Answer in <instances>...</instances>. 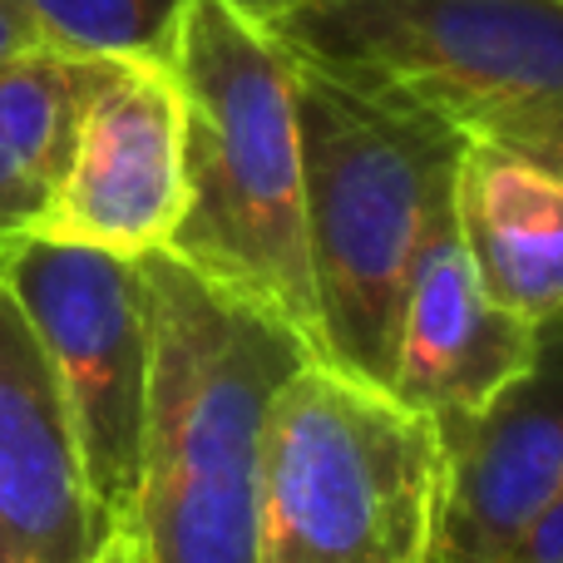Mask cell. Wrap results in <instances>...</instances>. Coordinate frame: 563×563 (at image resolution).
I'll list each match as a JSON object with an SVG mask.
<instances>
[{"label": "cell", "instance_id": "cell-1", "mask_svg": "<svg viewBox=\"0 0 563 563\" xmlns=\"http://www.w3.org/2000/svg\"><path fill=\"white\" fill-rule=\"evenodd\" d=\"M148 301V406L134 534L154 563H253L267 410L317 351L273 311L139 257Z\"/></svg>", "mask_w": 563, "mask_h": 563}, {"label": "cell", "instance_id": "cell-2", "mask_svg": "<svg viewBox=\"0 0 563 563\" xmlns=\"http://www.w3.org/2000/svg\"><path fill=\"white\" fill-rule=\"evenodd\" d=\"M188 203L164 253L287 321L327 361L307 257L291 55L247 0H188L168 40Z\"/></svg>", "mask_w": 563, "mask_h": 563}, {"label": "cell", "instance_id": "cell-3", "mask_svg": "<svg viewBox=\"0 0 563 563\" xmlns=\"http://www.w3.org/2000/svg\"><path fill=\"white\" fill-rule=\"evenodd\" d=\"M291 89L321 346L331 366L386 386L406 277L430 218L455 194L460 139L301 55H291Z\"/></svg>", "mask_w": 563, "mask_h": 563}, {"label": "cell", "instance_id": "cell-4", "mask_svg": "<svg viewBox=\"0 0 563 563\" xmlns=\"http://www.w3.org/2000/svg\"><path fill=\"white\" fill-rule=\"evenodd\" d=\"M267 30L460 144L563 168V0H277Z\"/></svg>", "mask_w": 563, "mask_h": 563}, {"label": "cell", "instance_id": "cell-5", "mask_svg": "<svg viewBox=\"0 0 563 563\" xmlns=\"http://www.w3.org/2000/svg\"><path fill=\"white\" fill-rule=\"evenodd\" d=\"M440 489L435 416L307 361L267 410L253 563H426Z\"/></svg>", "mask_w": 563, "mask_h": 563}, {"label": "cell", "instance_id": "cell-6", "mask_svg": "<svg viewBox=\"0 0 563 563\" xmlns=\"http://www.w3.org/2000/svg\"><path fill=\"white\" fill-rule=\"evenodd\" d=\"M0 282L59 380L99 515L109 529H129L148 406V301L139 257L25 238Z\"/></svg>", "mask_w": 563, "mask_h": 563}, {"label": "cell", "instance_id": "cell-7", "mask_svg": "<svg viewBox=\"0 0 563 563\" xmlns=\"http://www.w3.org/2000/svg\"><path fill=\"white\" fill-rule=\"evenodd\" d=\"M188 203L184 99L158 59H109L35 238L114 257L164 253Z\"/></svg>", "mask_w": 563, "mask_h": 563}, {"label": "cell", "instance_id": "cell-8", "mask_svg": "<svg viewBox=\"0 0 563 563\" xmlns=\"http://www.w3.org/2000/svg\"><path fill=\"white\" fill-rule=\"evenodd\" d=\"M529 366L479 410L435 416L445 489L426 563H505L563 499V311Z\"/></svg>", "mask_w": 563, "mask_h": 563}, {"label": "cell", "instance_id": "cell-9", "mask_svg": "<svg viewBox=\"0 0 563 563\" xmlns=\"http://www.w3.org/2000/svg\"><path fill=\"white\" fill-rule=\"evenodd\" d=\"M109 534L59 380L0 282V563H95Z\"/></svg>", "mask_w": 563, "mask_h": 563}, {"label": "cell", "instance_id": "cell-10", "mask_svg": "<svg viewBox=\"0 0 563 563\" xmlns=\"http://www.w3.org/2000/svg\"><path fill=\"white\" fill-rule=\"evenodd\" d=\"M539 331L489 301L460 243L455 203L430 218L396 317L386 390L426 416L479 410L534 356Z\"/></svg>", "mask_w": 563, "mask_h": 563}, {"label": "cell", "instance_id": "cell-11", "mask_svg": "<svg viewBox=\"0 0 563 563\" xmlns=\"http://www.w3.org/2000/svg\"><path fill=\"white\" fill-rule=\"evenodd\" d=\"M450 203L489 301L529 327L563 311V168L460 144Z\"/></svg>", "mask_w": 563, "mask_h": 563}, {"label": "cell", "instance_id": "cell-12", "mask_svg": "<svg viewBox=\"0 0 563 563\" xmlns=\"http://www.w3.org/2000/svg\"><path fill=\"white\" fill-rule=\"evenodd\" d=\"M109 59H69L35 49L0 65V273L25 238L69 164L75 124Z\"/></svg>", "mask_w": 563, "mask_h": 563}, {"label": "cell", "instance_id": "cell-13", "mask_svg": "<svg viewBox=\"0 0 563 563\" xmlns=\"http://www.w3.org/2000/svg\"><path fill=\"white\" fill-rule=\"evenodd\" d=\"M188 0H20L40 49L69 59H168L174 20ZM263 15L277 0H247Z\"/></svg>", "mask_w": 563, "mask_h": 563}, {"label": "cell", "instance_id": "cell-14", "mask_svg": "<svg viewBox=\"0 0 563 563\" xmlns=\"http://www.w3.org/2000/svg\"><path fill=\"white\" fill-rule=\"evenodd\" d=\"M505 563H563V499L519 539V549Z\"/></svg>", "mask_w": 563, "mask_h": 563}, {"label": "cell", "instance_id": "cell-15", "mask_svg": "<svg viewBox=\"0 0 563 563\" xmlns=\"http://www.w3.org/2000/svg\"><path fill=\"white\" fill-rule=\"evenodd\" d=\"M40 49V35L30 25V15L20 10V0H0V65L20 55H35Z\"/></svg>", "mask_w": 563, "mask_h": 563}, {"label": "cell", "instance_id": "cell-16", "mask_svg": "<svg viewBox=\"0 0 563 563\" xmlns=\"http://www.w3.org/2000/svg\"><path fill=\"white\" fill-rule=\"evenodd\" d=\"M95 563H154L144 549V539L134 534V529H114V534L104 539V549H99Z\"/></svg>", "mask_w": 563, "mask_h": 563}]
</instances>
